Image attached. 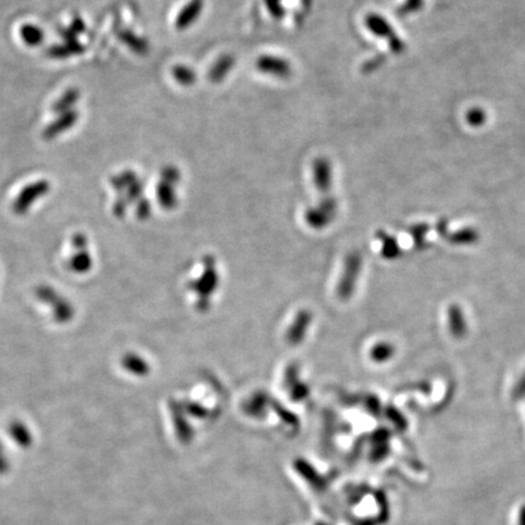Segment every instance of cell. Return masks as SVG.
I'll use <instances>...</instances> for the list:
<instances>
[{"label": "cell", "mask_w": 525, "mask_h": 525, "mask_svg": "<svg viewBox=\"0 0 525 525\" xmlns=\"http://www.w3.org/2000/svg\"><path fill=\"white\" fill-rule=\"evenodd\" d=\"M49 190L50 184L46 180H39V181H35V183L26 186L21 191L19 197L16 199L15 204H14L16 213H25L26 211L30 208L35 201L43 197Z\"/></svg>", "instance_id": "obj_1"}, {"label": "cell", "mask_w": 525, "mask_h": 525, "mask_svg": "<svg viewBox=\"0 0 525 525\" xmlns=\"http://www.w3.org/2000/svg\"><path fill=\"white\" fill-rule=\"evenodd\" d=\"M80 114L75 111V109H71L66 114H60V117L55 119L53 123L49 124L43 132V138L45 140H54L55 138H57L60 134L64 133L66 130L72 128L75 125V122L78 121Z\"/></svg>", "instance_id": "obj_2"}, {"label": "cell", "mask_w": 525, "mask_h": 525, "mask_svg": "<svg viewBox=\"0 0 525 525\" xmlns=\"http://www.w3.org/2000/svg\"><path fill=\"white\" fill-rule=\"evenodd\" d=\"M84 46L80 42H64L62 44L53 45L48 50V55L51 59L64 60L71 56L80 55L84 53Z\"/></svg>", "instance_id": "obj_3"}, {"label": "cell", "mask_w": 525, "mask_h": 525, "mask_svg": "<svg viewBox=\"0 0 525 525\" xmlns=\"http://www.w3.org/2000/svg\"><path fill=\"white\" fill-rule=\"evenodd\" d=\"M80 91L75 88L64 91V94L55 103L54 106H53V111L57 114L69 112L80 100Z\"/></svg>", "instance_id": "obj_4"}, {"label": "cell", "mask_w": 525, "mask_h": 525, "mask_svg": "<svg viewBox=\"0 0 525 525\" xmlns=\"http://www.w3.org/2000/svg\"><path fill=\"white\" fill-rule=\"evenodd\" d=\"M21 37L26 44L30 46H38L44 42V32L38 26L30 24L21 27Z\"/></svg>", "instance_id": "obj_5"}, {"label": "cell", "mask_w": 525, "mask_h": 525, "mask_svg": "<svg viewBox=\"0 0 525 525\" xmlns=\"http://www.w3.org/2000/svg\"><path fill=\"white\" fill-rule=\"evenodd\" d=\"M118 35L121 42L128 45L129 48L135 53L145 54L148 51V44L145 43L144 40L140 39L139 37H136L134 33H132L130 30H122V32H119Z\"/></svg>", "instance_id": "obj_6"}, {"label": "cell", "mask_w": 525, "mask_h": 525, "mask_svg": "<svg viewBox=\"0 0 525 525\" xmlns=\"http://www.w3.org/2000/svg\"><path fill=\"white\" fill-rule=\"evenodd\" d=\"M84 30V21L82 20L80 17H75L73 21L71 22L69 28L61 30V37L64 38V42H75L77 40V37L82 35Z\"/></svg>", "instance_id": "obj_7"}, {"label": "cell", "mask_w": 525, "mask_h": 525, "mask_svg": "<svg viewBox=\"0 0 525 525\" xmlns=\"http://www.w3.org/2000/svg\"><path fill=\"white\" fill-rule=\"evenodd\" d=\"M134 180L135 174L128 170V172H124V173L119 174L117 177L112 178L111 184H112V186L114 188L122 190V188H127V186H130L132 184L134 183Z\"/></svg>", "instance_id": "obj_8"}, {"label": "cell", "mask_w": 525, "mask_h": 525, "mask_svg": "<svg viewBox=\"0 0 525 525\" xmlns=\"http://www.w3.org/2000/svg\"><path fill=\"white\" fill-rule=\"evenodd\" d=\"M259 66L262 70L270 71L274 73H283V75L287 71V67L285 66V64L281 61H278V60H262Z\"/></svg>", "instance_id": "obj_9"}, {"label": "cell", "mask_w": 525, "mask_h": 525, "mask_svg": "<svg viewBox=\"0 0 525 525\" xmlns=\"http://www.w3.org/2000/svg\"><path fill=\"white\" fill-rule=\"evenodd\" d=\"M519 525H525V507L520 510Z\"/></svg>", "instance_id": "obj_10"}]
</instances>
